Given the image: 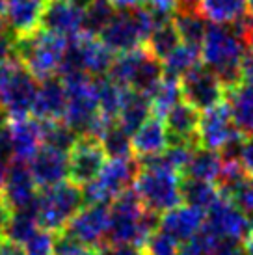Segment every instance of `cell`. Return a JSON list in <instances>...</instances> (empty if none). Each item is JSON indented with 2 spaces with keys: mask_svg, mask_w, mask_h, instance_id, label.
I'll return each mask as SVG.
<instances>
[{
  "mask_svg": "<svg viewBox=\"0 0 253 255\" xmlns=\"http://www.w3.org/2000/svg\"><path fill=\"white\" fill-rule=\"evenodd\" d=\"M248 54L246 43L231 24H211L201 43V62L218 75L225 90L240 84V67Z\"/></svg>",
  "mask_w": 253,
  "mask_h": 255,
  "instance_id": "obj_1",
  "label": "cell"
},
{
  "mask_svg": "<svg viewBox=\"0 0 253 255\" xmlns=\"http://www.w3.org/2000/svg\"><path fill=\"white\" fill-rule=\"evenodd\" d=\"M140 162L141 168L134 183V190L138 192L143 207L162 216L164 213L181 205L183 175L173 168H169L162 160V156L140 160Z\"/></svg>",
  "mask_w": 253,
  "mask_h": 255,
  "instance_id": "obj_2",
  "label": "cell"
},
{
  "mask_svg": "<svg viewBox=\"0 0 253 255\" xmlns=\"http://www.w3.org/2000/svg\"><path fill=\"white\" fill-rule=\"evenodd\" d=\"M156 21L158 19L147 6L120 9L112 21L106 24V28L99 34V39L114 54H125L141 49V45L147 43Z\"/></svg>",
  "mask_w": 253,
  "mask_h": 255,
  "instance_id": "obj_3",
  "label": "cell"
},
{
  "mask_svg": "<svg viewBox=\"0 0 253 255\" xmlns=\"http://www.w3.org/2000/svg\"><path fill=\"white\" fill-rule=\"evenodd\" d=\"M67 39L39 28L26 37L15 39V56L39 82L56 77L60 71Z\"/></svg>",
  "mask_w": 253,
  "mask_h": 255,
  "instance_id": "obj_4",
  "label": "cell"
},
{
  "mask_svg": "<svg viewBox=\"0 0 253 255\" xmlns=\"http://www.w3.org/2000/svg\"><path fill=\"white\" fill-rule=\"evenodd\" d=\"M84 190L71 181L45 188L37 196L39 226L54 235L63 233V229L84 207Z\"/></svg>",
  "mask_w": 253,
  "mask_h": 255,
  "instance_id": "obj_5",
  "label": "cell"
},
{
  "mask_svg": "<svg viewBox=\"0 0 253 255\" xmlns=\"http://www.w3.org/2000/svg\"><path fill=\"white\" fill-rule=\"evenodd\" d=\"M67 90V108L63 121L80 136H88L101 116L97 78L90 75H71L63 78Z\"/></svg>",
  "mask_w": 253,
  "mask_h": 255,
  "instance_id": "obj_6",
  "label": "cell"
},
{
  "mask_svg": "<svg viewBox=\"0 0 253 255\" xmlns=\"http://www.w3.org/2000/svg\"><path fill=\"white\" fill-rule=\"evenodd\" d=\"M39 80L17 60H9L0 65V95L7 112V118L28 116L34 110Z\"/></svg>",
  "mask_w": 253,
  "mask_h": 255,
  "instance_id": "obj_7",
  "label": "cell"
},
{
  "mask_svg": "<svg viewBox=\"0 0 253 255\" xmlns=\"http://www.w3.org/2000/svg\"><path fill=\"white\" fill-rule=\"evenodd\" d=\"M141 164L136 156L128 158H110L106 160L103 171L92 184L84 186L86 203H108L120 196L121 192L132 188L140 173Z\"/></svg>",
  "mask_w": 253,
  "mask_h": 255,
  "instance_id": "obj_8",
  "label": "cell"
},
{
  "mask_svg": "<svg viewBox=\"0 0 253 255\" xmlns=\"http://www.w3.org/2000/svg\"><path fill=\"white\" fill-rule=\"evenodd\" d=\"M181 92H183V101L197 108L199 112H207L225 103L227 90L218 75L201 64L181 78Z\"/></svg>",
  "mask_w": 253,
  "mask_h": 255,
  "instance_id": "obj_9",
  "label": "cell"
},
{
  "mask_svg": "<svg viewBox=\"0 0 253 255\" xmlns=\"http://www.w3.org/2000/svg\"><path fill=\"white\" fill-rule=\"evenodd\" d=\"M110 226V209L106 203H88L71 220L63 233L90 250H103Z\"/></svg>",
  "mask_w": 253,
  "mask_h": 255,
  "instance_id": "obj_10",
  "label": "cell"
},
{
  "mask_svg": "<svg viewBox=\"0 0 253 255\" xmlns=\"http://www.w3.org/2000/svg\"><path fill=\"white\" fill-rule=\"evenodd\" d=\"M203 227L218 241L246 242L250 239V218L224 194L205 213Z\"/></svg>",
  "mask_w": 253,
  "mask_h": 255,
  "instance_id": "obj_11",
  "label": "cell"
},
{
  "mask_svg": "<svg viewBox=\"0 0 253 255\" xmlns=\"http://www.w3.org/2000/svg\"><path fill=\"white\" fill-rule=\"evenodd\" d=\"M106 153L101 142L90 136H80L69 151V181L84 188L99 177L106 164Z\"/></svg>",
  "mask_w": 253,
  "mask_h": 255,
  "instance_id": "obj_12",
  "label": "cell"
},
{
  "mask_svg": "<svg viewBox=\"0 0 253 255\" xmlns=\"http://www.w3.org/2000/svg\"><path fill=\"white\" fill-rule=\"evenodd\" d=\"M239 136L244 134L235 127L227 103H222L218 107L201 114L199 128H197V142H199V145L222 153Z\"/></svg>",
  "mask_w": 253,
  "mask_h": 255,
  "instance_id": "obj_13",
  "label": "cell"
},
{
  "mask_svg": "<svg viewBox=\"0 0 253 255\" xmlns=\"http://www.w3.org/2000/svg\"><path fill=\"white\" fill-rule=\"evenodd\" d=\"M39 186L35 184V179L30 171L26 162H13L7 166L0 188V198L6 203V207L13 213L19 209L34 205L39 196Z\"/></svg>",
  "mask_w": 253,
  "mask_h": 255,
  "instance_id": "obj_14",
  "label": "cell"
},
{
  "mask_svg": "<svg viewBox=\"0 0 253 255\" xmlns=\"http://www.w3.org/2000/svg\"><path fill=\"white\" fill-rule=\"evenodd\" d=\"M84 26V6L77 0H47L43 11L41 28L54 36L71 37L82 34Z\"/></svg>",
  "mask_w": 253,
  "mask_h": 255,
  "instance_id": "obj_15",
  "label": "cell"
},
{
  "mask_svg": "<svg viewBox=\"0 0 253 255\" xmlns=\"http://www.w3.org/2000/svg\"><path fill=\"white\" fill-rule=\"evenodd\" d=\"M47 0H6L2 24L15 37L21 39L41 28Z\"/></svg>",
  "mask_w": 253,
  "mask_h": 255,
  "instance_id": "obj_16",
  "label": "cell"
},
{
  "mask_svg": "<svg viewBox=\"0 0 253 255\" xmlns=\"http://www.w3.org/2000/svg\"><path fill=\"white\" fill-rule=\"evenodd\" d=\"M28 168L35 179V184L45 190L50 186L65 183L69 179V153L50 145H41L28 162Z\"/></svg>",
  "mask_w": 253,
  "mask_h": 255,
  "instance_id": "obj_17",
  "label": "cell"
},
{
  "mask_svg": "<svg viewBox=\"0 0 253 255\" xmlns=\"http://www.w3.org/2000/svg\"><path fill=\"white\" fill-rule=\"evenodd\" d=\"M7 130L13 147V160L30 162V158L43 145V121L30 116L9 118Z\"/></svg>",
  "mask_w": 253,
  "mask_h": 255,
  "instance_id": "obj_18",
  "label": "cell"
},
{
  "mask_svg": "<svg viewBox=\"0 0 253 255\" xmlns=\"http://www.w3.org/2000/svg\"><path fill=\"white\" fill-rule=\"evenodd\" d=\"M205 226V213L190 205H179L160 216V231L171 237L177 244H186Z\"/></svg>",
  "mask_w": 253,
  "mask_h": 255,
  "instance_id": "obj_19",
  "label": "cell"
},
{
  "mask_svg": "<svg viewBox=\"0 0 253 255\" xmlns=\"http://www.w3.org/2000/svg\"><path fill=\"white\" fill-rule=\"evenodd\" d=\"M67 108V90L62 77H49L39 82L34 103V118L41 121H62Z\"/></svg>",
  "mask_w": 253,
  "mask_h": 255,
  "instance_id": "obj_20",
  "label": "cell"
},
{
  "mask_svg": "<svg viewBox=\"0 0 253 255\" xmlns=\"http://www.w3.org/2000/svg\"><path fill=\"white\" fill-rule=\"evenodd\" d=\"M169 145V134L166 123L160 118H149L136 132L132 134L134 156L138 160L156 158L166 153Z\"/></svg>",
  "mask_w": 253,
  "mask_h": 255,
  "instance_id": "obj_21",
  "label": "cell"
},
{
  "mask_svg": "<svg viewBox=\"0 0 253 255\" xmlns=\"http://www.w3.org/2000/svg\"><path fill=\"white\" fill-rule=\"evenodd\" d=\"M199 120H201V112L188 105L186 101H181L179 105H175L164 116L169 142H197Z\"/></svg>",
  "mask_w": 253,
  "mask_h": 255,
  "instance_id": "obj_22",
  "label": "cell"
},
{
  "mask_svg": "<svg viewBox=\"0 0 253 255\" xmlns=\"http://www.w3.org/2000/svg\"><path fill=\"white\" fill-rule=\"evenodd\" d=\"M225 103L229 107L235 127L246 138L253 136V86L239 84L229 88L225 93Z\"/></svg>",
  "mask_w": 253,
  "mask_h": 255,
  "instance_id": "obj_23",
  "label": "cell"
},
{
  "mask_svg": "<svg viewBox=\"0 0 253 255\" xmlns=\"http://www.w3.org/2000/svg\"><path fill=\"white\" fill-rule=\"evenodd\" d=\"M171 21L175 24L183 43L196 45V47H201V43H203L205 36H207V30L211 26L197 7L188 6L177 7L175 13L171 15Z\"/></svg>",
  "mask_w": 253,
  "mask_h": 255,
  "instance_id": "obj_24",
  "label": "cell"
},
{
  "mask_svg": "<svg viewBox=\"0 0 253 255\" xmlns=\"http://www.w3.org/2000/svg\"><path fill=\"white\" fill-rule=\"evenodd\" d=\"M222 168H224V156L220 151L197 145L192 158H190L188 168L184 170L183 177L216 183L220 173H222Z\"/></svg>",
  "mask_w": 253,
  "mask_h": 255,
  "instance_id": "obj_25",
  "label": "cell"
},
{
  "mask_svg": "<svg viewBox=\"0 0 253 255\" xmlns=\"http://www.w3.org/2000/svg\"><path fill=\"white\" fill-rule=\"evenodd\" d=\"M151 114H153V107H151V99L147 95L128 90L125 101H123V107L120 110V116H118V123L130 134H134L151 118Z\"/></svg>",
  "mask_w": 253,
  "mask_h": 255,
  "instance_id": "obj_26",
  "label": "cell"
},
{
  "mask_svg": "<svg viewBox=\"0 0 253 255\" xmlns=\"http://www.w3.org/2000/svg\"><path fill=\"white\" fill-rule=\"evenodd\" d=\"M37 229H41V226H39V216H37V201H35L34 205L11 213L6 227H4L2 237L24 246Z\"/></svg>",
  "mask_w": 253,
  "mask_h": 255,
  "instance_id": "obj_27",
  "label": "cell"
},
{
  "mask_svg": "<svg viewBox=\"0 0 253 255\" xmlns=\"http://www.w3.org/2000/svg\"><path fill=\"white\" fill-rule=\"evenodd\" d=\"M197 9L212 24H233L246 15L248 0H199Z\"/></svg>",
  "mask_w": 253,
  "mask_h": 255,
  "instance_id": "obj_28",
  "label": "cell"
},
{
  "mask_svg": "<svg viewBox=\"0 0 253 255\" xmlns=\"http://www.w3.org/2000/svg\"><path fill=\"white\" fill-rule=\"evenodd\" d=\"M181 43H183V39L179 36L173 21L171 19H162V21H156L155 28H153L147 43H145V49L156 60L164 62Z\"/></svg>",
  "mask_w": 253,
  "mask_h": 255,
  "instance_id": "obj_29",
  "label": "cell"
},
{
  "mask_svg": "<svg viewBox=\"0 0 253 255\" xmlns=\"http://www.w3.org/2000/svg\"><path fill=\"white\" fill-rule=\"evenodd\" d=\"M181 194H183L184 205L196 207L207 213L220 198L222 192L216 186V183H209V181H197V179H184L181 183Z\"/></svg>",
  "mask_w": 253,
  "mask_h": 255,
  "instance_id": "obj_30",
  "label": "cell"
},
{
  "mask_svg": "<svg viewBox=\"0 0 253 255\" xmlns=\"http://www.w3.org/2000/svg\"><path fill=\"white\" fill-rule=\"evenodd\" d=\"M162 65H164V77L179 78V80H181L188 71H192L197 65H201V47L181 43V45L162 62Z\"/></svg>",
  "mask_w": 253,
  "mask_h": 255,
  "instance_id": "obj_31",
  "label": "cell"
},
{
  "mask_svg": "<svg viewBox=\"0 0 253 255\" xmlns=\"http://www.w3.org/2000/svg\"><path fill=\"white\" fill-rule=\"evenodd\" d=\"M128 88L114 82L108 77H99L97 78V93H99V110L103 116L110 118V120L118 121L120 110L123 107L125 95Z\"/></svg>",
  "mask_w": 253,
  "mask_h": 255,
  "instance_id": "obj_32",
  "label": "cell"
},
{
  "mask_svg": "<svg viewBox=\"0 0 253 255\" xmlns=\"http://www.w3.org/2000/svg\"><path fill=\"white\" fill-rule=\"evenodd\" d=\"M118 7L110 0H90L84 6V26L82 34L99 37V34L106 28V24L112 21Z\"/></svg>",
  "mask_w": 253,
  "mask_h": 255,
  "instance_id": "obj_33",
  "label": "cell"
},
{
  "mask_svg": "<svg viewBox=\"0 0 253 255\" xmlns=\"http://www.w3.org/2000/svg\"><path fill=\"white\" fill-rule=\"evenodd\" d=\"M183 101V92H181V80L179 78L164 77L158 88L151 95V107H153V116L164 120V116L171 108Z\"/></svg>",
  "mask_w": 253,
  "mask_h": 255,
  "instance_id": "obj_34",
  "label": "cell"
},
{
  "mask_svg": "<svg viewBox=\"0 0 253 255\" xmlns=\"http://www.w3.org/2000/svg\"><path fill=\"white\" fill-rule=\"evenodd\" d=\"M101 145L105 149L108 158H128L132 156V134L121 127L118 121H114L101 138Z\"/></svg>",
  "mask_w": 253,
  "mask_h": 255,
  "instance_id": "obj_35",
  "label": "cell"
},
{
  "mask_svg": "<svg viewBox=\"0 0 253 255\" xmlns=\"http://www.w3.org/2000/svg\"><path fill=\"white\" fill-rule=\"evenodd\" d=\"M41 121V120H39ZM78 134L75 128H71L65 121H43V145H50L60 149L63 153H69L77 145Z\"/></svg>",
  "mask_w": 253,
  "mask_h": 255,
  "instance_id": "obj_36",
  "label": "cell"
},
{
  "mask_svg": "<svg viewBox=\"0 0 253 255\" xmlns=\"http://www.w3.org/2000/svg\"><path fill=\"white\" fill-rule=\"evenodd\" d=\"M54 241H56L54 233L41 227L30 237L22 248L26 255H54Z\"/></svg>",
  "mask_w": 253,
  "mask_h": 255,
  "instance_id": "obj_37",
  "label": "cell"
},
{
  "mask_svg": "<svg viewBox=\"0 0 253 255\" xmlns=\"http://www.w3.org/2000/svg\"><path fill=\"white\" fill-rule=\"evenodd\" d=\"M145 255H179V244L171 237L156 229L143 246Z\"/></svg>",
  "mask_w": 253,
  "mask_h": 255,
  "instance_id": "obj_38",
  "label": "cell"
},
{
  "mask_svg": "<svg viewBox=\"0 0 253 255\" xmlns=\"http://www.w3.org/2000/svg\"><path fill=\"white\" fill-rule=\"evenodd\" d=\"M229 199L246 214L248 218H253V175H248L239 184V188L229 196Z\"/></svg>",
  "mask_w": 253,
  "mask_h": 255,
  "instance_id": "obj_39",
  "label": "cell"
},
{
  "mask_svg": "<svg viewBox=\"0 0 253 255\" xmlns=\"http://www.w3.org/2000/svg\"><path fill=\"white\" fill-rule=\"evenodd\" d=\"M86 250V246L65 233H60L54 241V255H84Z\"/></svg>",
  "mask_w": 253,
  "mask_h": 255,
  "instance_id": "obj_40",
  "label": "cell"
},
{
  "mask_svg": "<svg viewBox=\"0 0 253 255\" xmlns=\"http://www.w3.org/2000/svg\"><path fill=\"white\" fill-rule=\"evenodd\" d=\"M13 162V147L7 130V123L0 125V168H7Z\"/></svg>",
  "mask_w": 253,
  "mask_h": 255,
  "instance_id": "obj_41",
  "label": "cell"
},
{
  "mask_svg": "<svg viewBox=\"0 0 253 255\" xmlns=\"http://www.w3.org/2000/svg\"><path fill=\"white\" fill-rule=\"evenodd\" d=\"M179 4H181V0H149V7L158 21L171 19V15L175 13Z\"/></svg>",
  "mask_w": 253,
  "mask_h": 255,
  "instance_id": "obj_42",
  "label": "cell"
},
{
  "mask_svg": "<svg viewBox=\"0 0 253 255\" xmlns=\"http://www.w3.org/2000/svg\"><path fill=\"white\" fill-rule=\"evenodd\" d=\"M240 162L246 168L250 175H253V136H248L242 145V155H240Z\"/></svg>",
  "mask_w": 253,
  "mask_h": 255,
  "instance_id": "obj_43",
  "label": "cell"
},
{
  "mask_svg": "<svg viewBox=\"0 0 253 255\" xmlns=\"http://www.w3.org/2000/svg\"><path fill=\"white\" fill-rule=\"evenodd\" d=\"M240 84L253 86V54L248 50V54L242 60V67H240Z\"/></svg>",
  "mask_w": 253,
  "mask_h": 255,
  "instance_id": "obj_44",
  "label": "cell"
},
{
  "mask_svg": "<svg viewBox=\"0 0 253 255\" xmlns=\"http://www.w3.org/2000/svg\"><path fill=\"white\" fill-rule=\"evenodd\" d=\"M99 252L101 255H141V250L136 246H105Z\"/></svg>",
  "mask_w": 253,
  "mask_h": 255,
  "instance_id": "obj_45",
  "label": "cell"
},
{
  "mask_svg": "<svg viewBox=\"0 0 253 255\" xmlns=\"http://www.w3.org/2000/svg\"><path fill=\"white\" fill-rule=\"evenodd\" d=\"M0 255H26V254H24V248H22L21 244L0 237Z\"/></svg>",
  "mask_w": 253,
  "mask_h": 255,
  "instance_id": "obj_46",
  "label": "cell"
},
{
  "mask_svg": "<svg viewBox=\"0 0 253 255\" xmlns=\"http://www.w3.org/2000/svg\"><path fill=\"white\" fill-rule=\"evenodd\" d=\"M118 9H130V7H140L149 4V0H110Z\"/></svg>",
  "mask_w": 253,
  "mask_h": 255,
  "instance_id": "obj_47",
  "label": "cell"
},
{
  "mask_svg": "<svg viewBox=\"0 0 253 255\" xmlns=\"http://www.w3.org/2000/svg\"><path fill=\"white\" fill-rule=\"evenodd\" d=\"M9 216H11V211L7 209L6 203H4L2 198H0V237H2V233H4V227H6Z\"/></svg>",
  "mask_w": 253,
  "mask_h": 255,
  "instance_id": "obj_48",
  "label": "cell"
},
{
  "mask_svg": "<svg viewBox=\"0 0 253 255\" xmlns=\"http://www.w3.org/2000/svg\"><path fill=\"white\" fill-rule=\"evenodd\" d=\"M7 112L6 108H4V103H2V95H0V125H4V123H7Z\"/></svg>",
  "mask_w": 253,
  "mask_h": 255,
  "instance_id": "obj_49",
  "label": "cell"
},
{
  "mask_svg": "<svg viewBox=\"0 0 253 255\" xmlns=\"http://www.w3.org/2000/svg\"><path fill=\"white\" fill-rule=\"evenodd\" d=\"M199 4V0H181V4L179 6H188V7H197Z\"/></svg>",
  "mask_w": 253,
  "mask_h": 255,
  "instance_id": "obj_50",
  "label": "cell"
},
{
  "mask_svg": "<svg viewBox=\"0 0 253 255\" xmlns=\"http://www.w3.org/2000/svg\"><path fill=\"white\" fill-rule=\"evenodd\" d=\"M244 248H246V255H253V239H248L244 242Z\"/></svg>",
  "mask_w": 253,
  "mask_h": 255,
  "instance_id": "obj_51",
  "label": "cell"
},
{
  "mask_svg": "<svg viewBox=\"0 0 253 255\" xmlns=\"http://www.w3.org/2000/svg\"><path fill=\"white\" fill-rule=\"evenodd\" d=\"M84 255H101V252H99V250H90V248H88L84 252Z\"/></svg>",
  "mask_w": 253,
  "mask_h": 255,
  "instance_id": "obj_52",
  "label": "cell"
},
{
  "mask_svg": "<svg viewBox=\"0 0 253 255\" xmlns=\"http://www.w3.org/2000/svg\"><path fill=\"white\" fill-rule=\"evenodd\" d=\"M248 13L253 15V0H248Z\"/></svg>",
  "mask_w": 253,
  "mask_h": 255,
  "instance_id": "obj_53",
  "label": "cell"
},
{
  "mask_svg": "<svg viewBox=\"0 0 253 255\" xmlns=\"http://www.w3.org/2000/svg\"><path fill=\"white\" fill-rule=\"evenodd\" d=\"M4 6H6V0H0V17L4 13Z\"/></svg>",
  "mask_w": 253,
  "mask_h": 255,
  "instance_id": "obj_54",
  "label": "cell"
},
{
  "mask_svg": "<svg viewBox=\"0 0 253 255\" xmlns=\"http://www.w3.org/2000/svg\"><path fill=\"white\" fill-rule=\"evenodd\" d=\"M250 239H253V218H250Z\"/></svg>",
  "mask_w": 253,
  "mask_h": 255,
  "instance_id": "obj_55",
  "label": "cell"
},
{
  "mask_svg": "<svg viewBox=\"0 0 253 255\" xmlns=\"http://www.w3.org/2000/svg\"><path fill=\"white\" fill-rule=\"evenodd\" d=\"M248 50H250V52H252V54H253V43H252V45H250V49H248Z\"/></svg>",
  "mask_w": 253,
  "mask_h": 255,
  "instance_id": "obj_56",
  "label": "cell"
},
{
  "mask_svg": "<svg viewBox=\"0 0 253 255\" xmlns=\"http://www.w3.org/2000/svg\"><path fill=\"white\" fill-rule=\"evenodd\" d=\"M2 30H4V24H2V21H0V32H2Z\"/></svg>",
  "mask_w": 253,
  "mask_h": 255,
  "instance_id": "obj_57",
  "label": "cell"
}]
</instances>
